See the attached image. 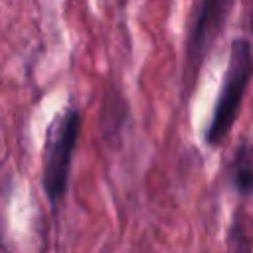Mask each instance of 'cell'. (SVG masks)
Masks as SVG:
<instances>
[{"label": "cell", "mask_w": 253, "mask_h": 253, "mask_svg": "<svg viewBox=\"0 0 253 253\" xmlns=\"http://www.w3.org/2000/svg\"><path fill=\"white\" fill-rule=\"evenodd\" d=\"M229 178L239 196L253 194V154L247 142L239 144L229 166Z\"/></svg>", "instance_id": "obj_4"}, {"label": "cell", "mask_w": 253, "mask_h": 253, "mask_svg": "<svg viewBox=\"0 0 253 253\" xmlns=\"http://www.w3.org/2000/svg\"><path fill=\"white\" fill-rule=\"evenodd\" d=\"M253 77V47L249 40L235 38L229 45V59L223 75V85L219 89L217 101L213 105V113L206 130V142L210 146H219L229 134L241 103L243 95Z\"/></svg>", "instance_id": "obj_1"}, {"label": "cell", "mask_w": 253, "mask_h": 253, "mask_svg": "<svg viewBox=\"0 0 253 253\" xmlns=\"http://www.w3.org/2000/svg\"><path fill=\"white\" fill-rule=\"evenodd\" d=\"M79 130H81V115L75 107H67L63 113L55 115V119L47 126L42 186L51 208H57L59 202L65 198L71 158L77 146Z\"/></svg>", "instance_id": "obj_2"}, {"label": "cell", "mask_w": 253, "mask_h": 253, "mask_svg": "<svg viewBox=\"0 0 253 253\" xmlns=\"http://www.w3.org/2000/svg\"><path fill=\"white\" fill-rule=\"evenodd\" d=\"M233 2L235 0H202L198 6L192 26H190L186 73H184L186 85H190V89L198 77V71H200L206 55L210 53L215 40L219 38V34L225 28V22L229 18Z\"/></svg>", "instance_id": "obj_3"}]
</instances>
